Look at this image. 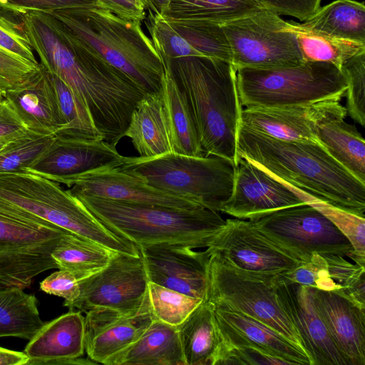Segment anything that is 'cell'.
I'll use <instances>...</instances> for the list:
<instances>
[{
  "instance_id": "obj_42",
  "label": "cell",
  "mask_w": 365,
  "mask_h": 365,
  "mask_svg": "<svg viewBox=\"0 0 365 365\" xmlns=\"http://www.w3.org/2000/svg\"><path fill=\"white\" fill-rule=\"evenodd\" d=\"M38 65L0 49V93L13 88L38 69Z\"/></svg>"
},
{
  "instance_id": "obj_50",
  "label": "cell",
  "mask_w": 365,
  "mask_h": 365,
  "mask_svg": "<svg viewBox=\"0 0 365 365\" xmlns=\"http://www.w3.org/2000/svg\"><path fill=\"white\" fill-rule=\"evenodd\" d=\"M171 0H145L147 9L155 14L162 15Z\"/></svg>"
},
{
  "instance_id": "obj_14",
  "label": "cell",
  "mask_w": 365,
  "mask_h": 365,
  "mask_svg": "<svg viewBox=\"0 0 365 365\" xmlns=\"http://www.w3.org/2000/svg\"><path fill=\"white\" fill-rule=\"evenodd\" d=\"M53 180L65 185L73 196L96 197L181 209L203 207L192 199L151 187L140 177L119 167H104Z\"/></svg>"
},
{
  "instance_id": "obj_29",
  "label": "cell",
  "mask_w": 365,
  "mask_h": 365,
  "mask_svg": "<svg viewBox=\"0 0 365 365\" xmlns=\"http://www.w3.org/2000/svg\"><path fill=\"white\" fill-rule=\"evenodd\" d=\"M345 118L320 124L316 138L329 154L361 182L365 183L364 139Z\"/></svg>"
},
{
  "instance_id": "obj_49",
  "label": "cell",
  "mask_w": 365,
  "mask_h": 365,
  "mask_svg": "<svg viewBox=\"0 0 365 365\" xmlns=\"http://www.w3.org/2000/svg\"><path fill=\"white\" fill-rule=\"evenodd\" d=\"M28 356L24 352L16 351L0 346V365L27 364Z\"/></svg>"
},
{
  "instance_id": "obj_41",
  "label": "cell",
  "mask_w": 365,
  "mask_h": 365,
  "mask_svg": "<svg viewBox=\"0 0 365 365\" xmlns=\"http://www.w3.org/2000/svg\"><path fill=\"white\" fill-rule=\"evenodd\" d=\"M0 49L34 64H39L25 31L21 14L0 9Z\"/></svg>"
},
{
  "instance_id": "obj_11",
  "label": "cell",
  "mask_w": 365,
  "mask_h": 365,
  "mask_svg": "<svg viewBox=\"0 0 365 365\" xmlns=\"http://www.w3.org/2000/svg\"><path fill=\"white\" fill-rule=\"evenodd\" d=\"M268 237L302 262L314 254L347 257L354 261L349 240L323 213L304 204L251 220Z\"/></svg>"
},
{
  "instance_id": "obj_15",
  "label": "cell",
  "mask_w": 365,
  "mask_h": 365,
  "mask_svg": "<svg viewBox=\"0 0 365 365\" xmlns=\"http://www.w3.org/2000/svg\"><path fill=\"white\" fill-rule=\"evenodd\" d=\"M149 282L206 299L210 253L181 245L139 247Z\"/></svg>"
},
{
  "instance_id": "obj_22",
  "label": "cell",
  "mask_w": 365,
  "mask_h": 365,
  "mask_svg": "<svg viewBox=\"0 0 365 365\" xmlns=\"http://www.w3.org/2000/svg\"><path fill=\"white\" fill-rule=\"evenodd\" d=\"M308 287L318 314L349 365H365V306L337 292Z\"/></svg>"
},
{
  "instance_id": "obj_45",
  "label": "cell",
  "mask_w": 365,
  "mask_h": 365,
  "mask_svg": "<svg viewBox=\"0 0 365 365\" xmlns=\"http://www.w3.org/2000/svg\"><path fill=\"white\" fill-rule=\"evenodd\" d=\"M40 289L49 294L64 299L63 305L68 307L80 294L79 283L68 271L60 269L53 272L40 283Z\"/></svg>"
},
{
  "instance_id": "obj_27",
  "label": "cell",
  "mask_w": 365,
  "mask_h": 365,
  "mask_svg": "<svg viewBox=\"0 0 365 365\" xmlns=\"http://www.w3.org/2000/svg\"><path fill=\"white\" fill-rule=\"evenodd\" d=\"M115 365H185L178 327L153 319Z\"/></svg>"
},
{
  "instance_id": "obj_28",
  "label": "cell",
  "mask_w": 365,
  "mask_h": 365,
  "mask_svg": "<svg viewBox=\"0 0 365 365\" xmlns=\"http://www.w3.org/2000/svg\"><path fill=\"white\" fill-rule=\"evenodd\" d=\"M178 329L185 365H215L220 341L210 302L202 300Z\"/></svg>"
},
{
  "instance_id": "obj_20",
  "label": "cell",
  "mask_w": 365,
  "mask_h": 365,
  "mask_svg": "<svg viewBox=\"0 0 365 365\" xmlns=\"http://www.w3.org/2000/svg\"><path fill=\"white\" fill-rule=\"evenodd\" d=\"M212 308L220 341L216 362L221 354L228 349L251 346L289 364L312 365L305 351L267 324L244 314L217 308L213 305Z\"/></svg>"
},
{
  "instance_id": "obj_47",
  "label": "cell",
  "mask_w": 365,
  "mask_h": 365,
  "mask_svg": "<svg viewBox=\"0 0 365 365\" xmlns=\"http://www.w3.org/2000/svg\"><path fill=\"white\" fill-rule=\"evenodd\" d=\"M29 128L9 101L0 98V140L19 136Z\"/></svg>"
},
{
  "instance_id": "obj_16",
  "label": "cell",
  "mask_w": 365,
  "mask_h": 365,
  "mask_svg": "<svg viewBox=\"0 0 365 365\" xmlns=\"http://www.w3.org/2000/svg\"><path fill=\"white\" fill-rule=\"evenodd\" d=\"M306 204L287 185L245 158H238L231 196L221 212L252 220L284 208Z\"/></svg>"
},
{
  "instance_id": "obj_9",
  "label": "cell",
  "mask_w": 365,
  "mask_h": 365,
  "mask_svg": "<svg viewBox=\"0 0 365 365\" xmlns=\"http://www.w3.org/2000/svg\"><path fill=\"white\" fill-rule=\"evenodd\" d=\"M68 233L0 207V286L24 289L38 274L57 269L51 254Z\"/></svg>"
},
{
  "instance_id": "obj_4",
  "label": "cell",
  "mask_w": 365,
  "mask_h": 365,
  "mask_svg": "<svg viewBox=\"0 0 365 365\" xmlns=\"http://www.w3.org/2000/svg\"><path fill=\"white\" fill-rule=\"evenodd\" d=\"M101 222L139 247L181 245L207 248L225 224L217 212L74 196Z\"/></svg>"
},
{
  "instance_id": "obj_51",
  "label": "cell",
  "mask_w": 365,
  "mask_h": 365,
  "mask_svg": "<svg viewBox=\"0 0 365 365\" xmlns=\"http://www.w3.org/2000/svg\"><path fill=\"white\" fill-rule=\"evenodd\" d=\"M25 133L19 136L0 140V155L3 153L15 140L21 138Z\"/></svg>"
},
{
  "instance_id": "obj_23",
  "label": "cell",
  "mask_w": 365,
  "mask_h": 365,
  "mask_svg": "<svg viewBox=\"0 0 365 365\" xmlns=\"http://www.w3.org/2000/svg\"><path fill=\"white\" fill-rule=\"evenodd\" d=\"M81 313L69 310L43 323L25 347L27 364L86 363L79 359L85 351L84 317Z\"/></svg>"
},
{
  "instance_id": "obj_5",
  "label": "cell",
  "mask_w": 365,
  "mask_h": 365,
  "mask_svg": "<svg viewBox=\"0 0 365 365\" xmlns=\"http://www.w3.org/2000/svg\"><path fill=\"white\" fill-rule=\"evenodd\" d=\"M0 207L115 252L140 254L137 245L106 227L61 184L29 168L0 172Z\"/></svg>"
},
{
  "instance_id": "obj_19",
  "label": "cell",
  "mask_w": 365,
  "mask_h": 365,
  "mask_svg": "<svg viewBox=\"0 0 365 365\" xmlns=\"http://www.w3.org/2000/svg\"><path fill=\"white\" fill-rule=\"evenodd\" d=\"M279 299L296 327L312 365H349L318 314L309 287L279 276Z\"/></svg>"
},
{
  "instance_id": "obj_38",
  "label": "cell",
  "mask_w": 365,
  "mask_h": 365,
  "mask_svg": "<svg viewBox=\"0 0 365 365\" xmlns=\"http://www.w3.org/2000/svg\"><path fill=\"white\" fill-rule=\"evenodd\" d=\"M148 296L153 318L177 327L202 301L151 282H148Z\"/></svg>"
},
{
  "instance_id": "obj_21",
  "label": "cell",
  "mask_w": 365,
  "mask_h": 365,
  "mask_svg": "<svg viewBox=\"0 0 365 365\" xmlns=\"http://www.w3.org/2000/svg\"><path fill=\"white\" fill-rule=\"evenodd\" d=\"M116 147L103 140H84L54 135L50 147L29 168L47 178L77 175L124 163Z\"/></svg>"
},
{
  "instance_id": "obj_6",
  "label": "cell",
  "mask_w": 365,
  "mask_h": 365,
  "mask_svg": "<svg viewBox=\"0 0 365 365\" xmlns=\"http://www.w3.org/2000/svg\"><path fill=\"white\" fill-rule=\"evenodd\" d=\"M119 168L151 187L217 212L231 196L236 171L235 163L225 158L173 152L153 158L125 157Z\"/></svg>"
},
{
  "instance_id": "obj_31",
  "label": "cell",
  "mask_w": 365,
  "mask_h": 365,
  "mask_svg": "<svg viewBox=\"0 0 365 365\" xmlns=\"http://www.w3.org/2000/svg\"><path fill=\"white\" fill-rule=\"evenodd\" d=\"M264 9L256 0H171L166 21H204L222 24Z\"/></svg>"
},
{
  "instance_id": "obj_37",
  "label": "cell",
  "mask_w": 365,
  "mask_h": 365,
  "mask_svg": "<svg viewBox=\"0 0 365 365\" xmlns=\"http://www.w3.org/2000/svg\"><path fill=\"white\" fill-rule=\"evenodd\" d=\"M289 186L306 204L310 205L328 217L346 237L354 250V262L364 267L365 217L332 205Z\"/></svg>"
},
{
  "instance_id": "obj_13",
  "label": "cell",
  "mask_w": 365,
  "mask_h": 365,
  "mask_svg": "<svg viewBox=\"0 0 365 365\" xmlns=\"http://www.w3.org/2000/svg\"><path fill=\"white\" fill-rule=\"evenodd\" d=\"M207 249L237 269L259 274H282L304 263L249 220H225Z\"/></svg>"
},
{
  "instance_id": "obj_1",
  "label": "cell",
  "mask_w": 365,
  "mask_h": 365,
  "mask_svg": "<svg viewBox=\"0 0 365 365\" xmlns=\"http://www.w3.org/2000/svg\"><path fill=\"white\" fill-rule=\"evenodd\" d=\"M238 158L248 160L278 180L317 199L365 217V183L318 142L277 139L240 123Z\"/></svg>"
},
{
  "instance_id": "obj_40",
  "label": "cell",
  "mask_w": 365,
  "mask_h": 365,
  "mask_svg": "<svg viewBox=\"0 0 365 365\" xmlns=\"http://www.w3.org/2000/svg\"><path fill=\"white\" fill-rule=\"evenodd\" d=\"M347 87L346 112L361 126H365V52L356 54L342 65Z\"/></svg>"
},
{
  "instance_id": "obj_25",
  "label": "cell",
  "mask_w": 365,
  "mask_h": 365,
  "mask_svg": "<svg viewBox=\"0 0 365 365\" xmlns=\"http://www.w3.org/2000/svg\"><path fill=\"white\" fill-rule=\"evenodd\" d=\"M159 55L164 68L160 94L170 130L172 152L206 156L186 97L173 76L168 60Z\"/></svg>"
},
{
  "instance_id": "obj_3",
  "label": "cell",
  "mask_w": 365,
  "mask_h": 365,
  "mask_svg": "<svg viewBox=\"0 0 365 365\" xmlns=\"http://www.w3.org/2000/svg\"><path fill=\"white\" fill-rule=\"evenodd\" d=\"M76 39L125 74L145 94L160 93L164 68L141 22L97 3L47 12Z\"/></svg>"
},
{
  "instance_id": "obj_39",
  "label": "cell",
  "mask_w": 365,
  "mask_h": 365,
  "mask_svg": "<svg viewBox=\"0 0 365 365\" xmlns=\"http://www.w3.org/2000/svg\"><path fill=\"white\" fill-rule=\"evenodd\" d=\"M53 138L29 130L0 155V172L29 168L50 147Z\"/></svg>"
},
{
  "instance_id": "obj_17",
  "label": "cell",
  "mask_w": 365,
  "mask_h": 365,
  "mask_svg": "<svg viewBox=\"0 0 365 365\" xmlns=\"http://www.w3.org/2000/svg\"><path fill=\"white\" fill-rule=\"evenodd\" d=\"M346 109L339 101L282 108H246L240 123L253 130L283 140L317 142V127L336 118H345Z\"/></svg>"
},
{
  "instance_id": "obj_34",
  "label": "cell",
  "mask_w": 365,
  "mask_h": 365,
  "mask_svg": "<svg viewBox=\"0 0 365 365\" xmlns=\"http://www.w3.org/2000/svg\"><path fill=\"white\" fill-rule=\"evenodd\" d=\"M287 29L296 36L304 61H323L341 69L351 57L365 52V44L310 30L301 24L287 21Z\"/></svg>"
},
{
  "instance_id": "obj_7",
  "label": "cell",
  "mask_w": 365,
  "mask_h": 365,
  "mask_svg": "<svg viewBox=\"0 0 365 365\" xmlns=\"http://www.w3.org/2000/svg\"><path fill=\"white\" fill-rule=\"evenodd\" d=\"M237 86L246 108H282L340 101L346 81L341 70L323 61L278 68H242L237 70Z\"/></svg>"
},
{
  "instance_id": "obj_2",
  "label": "cell",
  "mask_w": 365,
  "mask_h": 365,
  "mask_svg": "<svg viewBox=\"0 0 365 365\" xmlns=\"http://www.w3.org/2000/svg\"><path fill=\"white\" fill-rule=\"evenodd\" d=\"M167 59L189 103L205 155L225 158L236 165L242 110L237 71L232 63L210 57Z\"/></svg>"
},
{
  "instance_id": "obj_32",
  "label": "cell",
  "mask_w": 365,
  "mask_h": 365,
  "mask_svg": "<svg viewBox=\"0 0 365 365\" xmlns=\"http://www.w3.org/2000/svg\"><path fill=\"white\" fill-rule=\"evenodd\" d=\"M115 252L94 242L68 233L61 237L51 256L58 269L70 272L80 281L104 269Z\"/></svg>"
},
{
  "instance_id": "obj_44",
  "label": "cell",
  "mask_w": 365,
  "mask_h": 365,
  "mask_svg": "<svg viewBox=\"0 0 365 365\" xmlns=\"http://www.w3.org/2000/svg\"><path fill=\"white\" fill-rule=\"evenodd\" d=\"M275 365L289 364L287 361L259 348L247 346L230 348L223 351L216 365Z\"/></svg>"
},
{
  "instance_id": "obj_33",
  "label": "cell",
  "mask_w": 365,
  "mask_h": 365,
  "mask_svg": "<svg viewBox=\"0 0 365 365\" xmlns=\"http://www.w3.org/2000/svg\"><path fill=\"white\" fill-rule=\"evenodd\" d=\"M37 299L16 287L0 286V337L30 339L43 324Z\"/></svg>"
},
{
  "instance_id": "obj_18",
  "label": "cell",
  "mask_w": 365,
  "mask_h": 365,
  "mask_svg": "<svg viewBox=\"0 0 365 365\" xmlns=\"http://www.w3.org/2000/svg\"><path fill=\"white\" fill-rule=\"evenodd\" d=\"M153 319L149 303L132 312L110 309L87 312L84 317V344L90 360L115 365L119 356L140 337Z\"/></svg>"
},
{
  "instance_id": "obj_30",
  "label": "cell",
  "mask_w": 365,
  "mask_h": 365,
  "mask_svg": "<svg viewBox=\"0 0 365 365\" xmlns=\"http://www.w3.org/2000/svg\"><path fill=\"white\" fill-rule=\"evenodd\" d=\"M303 26L331 36L365 44V5L354 0H335L325 5Z\"/></svg>"
},
{
  "instance_id": "obj_26",
  "label": "cell",
  "mask_w": 365,
  "mask_h": 365,
  "mask_svg": "<svg viewBox=\"0 0 365 365\" xmlns=\"http://www.w3.org/2000/svg\"><path fill=\"white\" fill-rule=\"evenodd\" d=\"M125 136L142 158L172 152L170 130L160 93H146L133 111Z\"/></svg>"
},
{
  "instance_id": "obj_35",
  "label": "cell",
  "mask_w": 365,
  "mask_h": 365,
  "mask_svg": "<svg viewBox=\"0 0 365 365\" xmlns=\"http://www.w3.org/2000/svg\"><path fill=\"white\" fill-rule=\"evenodd\" d=\"M48 74L63 123L55 135L77 140H103L82 100L61 78L50 72Z\"/></svg>"
},
{
  "instance_id": "obj_48",
  "label": "cell",
  "mask_w": 365,
  "mask_h": 365,
  "mask_svg": "<svg viewBox=\"0 0 365 365\" xmlns=\"http://www.w3.org/2000/svg\"><path fill=\"white\" fill-rule=\"evenodd\" d=\"M120 17L142 22L145 19V0H97Z\"/></svg>"
},
{
  "instance_id": "obj_10",
  "label": "cell",
  "mask_w": 365,
  "mask_h": 365,
  "mask_svg": "<svg viewBox=\"0 0 365 365\" xmlns=\"http://www.w3.org/2000/svg\"><path fill=\"white\" fill-rule=\"evenodd\" d=\"M287 24L279 15L265 9L221 24L235 70L285 68L305 62Z\"/></svg>"
},
{
  "instance_id": "obj_52",
  "label": "cell",
  "mask_w": 365,
  "mask_h": 365,
  "mask_svg": "<svg viewBox=\"0 0 365 365\" xmlns=\"http://www.w3.org/2000/svg\"><path fill=\"white\" fill-rule=\"evenodd\" d=\"M4 96V94L0 93V98H1V97H3Z\"/></svg>"
},
{
  "instance_id": "obj_43",
  "label": "cell",
  "mask_w": 365,
  "mask_h": 365,
  "mask_svg": "<svg viewBox=\"0 0 365 365\" xmlns=\"http://www.w3.org/2000/svg\"><path fill=\"white\" fill-rule=\"evenodd\" d=\"M97 3V0H0V9L19 14L27 11L51 12L89 6Z\"/></svg>"
},
{
  "instance_id": "obj_12",
  "label": "cell",
  "mask_w": 365,
  "mask_h": 365,
  "mask_svg": "<svg viewBox=\"0 0 365 365\" xmlns=\"http://www.w3.org/2000/svg\"><path fill=\"white\" fill-rule=\"evenodd\" d=\"M148 282L141 252H116L104 269L78 281L80 294L68 308L85 313L97 309L138 311L149 303Z\"/></svg>"
},
{
  "instance_id": "obj_8",
  "label": "cell",
  "mask_w": 365,
  "mask_h": 365,
  "mask_svg": "<svg viewBox=\"0 0 365 365\" xmlns=\"http://www.w3.org/2000/svg\"><path fill=\"white\" fill-rule=\"evenodd\" d=\"M279 276L242 271L210 253L206 299L215 307L259 320L307 353L296 327L279 299Z\"/></svg>"
},
{
  "instance_id": "obj_24",
  "label": "cell",
  "mask_w": 365,
  "mask_h": 365,
  "mask_svg": "<svg viewBox=\"0 0 365 365\" xmlns=\"http://www.w3.org/2000/svg\"><path fill=\"white\" fill-rule=\"evenodd\" d=\"M29 130L55 135L63 126L48 72L38 69L4 93Z\"/></svg>"
},
{
  "instance_id": "obj_46",
  "label": "cell",
  "mask_w": 365,
  "mask_h": 365,
  "mask_svg": "<svg viewBox=\"0 0 365 365\" xmlns=\"http://www.w3.org/2000/svg\"><path fill=\"white\" fill-rule=\"evenodd\" d=\"M264 9L304 21L319 9L322 0H256Z\"/></svg>"
},
{
  "instance_id": "obj_36",
  "label": "cell",
  "mask_w": 365,
  "mask_h": 365,
  "mask_svg": "<svg viewBox=\"0 0 365 365\" xmlns=\"http://www.w3.org/2000/svg\"><path fill=\"white\" fill-rule=\"evenodd\" d=\"M167 21L202 56L232 63L230 45L221 24L204 21Z\"/></svg>"
}]
</instances>
